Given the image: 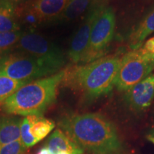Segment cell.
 <instances>
[{
  "label": "cell",
  "instance_id": "cell-25",
  "mask_svg": "<svg viewBox=\"0 0 154 154\" xmlns=\"http://www.w3.org/2000/svg\"><path fill=\"white\" fill-rule=\"evenodd\" d=\"M149 135H150V136H153V137H154V128L151 131V133H150Z\"/></svg>",
  "mask_w": 154,
  "mask_h": 154
},
{
  "label": "cell",
  "instance_id": "cell-23",
  "mask_svg": "<svg viewBox=\"0 0 154 154\" xmlns=\"http://www.w3.org/2000/svg\"><path fill=\"white\" fill-rule=\"evenodd\" d=\"M0 1H4V2H10L12 4H15L18 2L21 1V0H0Z\"/></svg>",
  "mask_w": 154,
  "mask_h": 154
},
{
  "label": "cell",
  "instance_id": "cell-12",
  "mask_svg": "<svg viewBox=\"0 0 154 154\" xmlns=\"http://www.w3.org/2000/svg\"><path fill=\"white\" fill-rule=\"evenodd\" d=\"M46 147L52 154L65 151L71 154H84V151L60 128L55 130L48 138Z\"/></svg>",
  "mask_w": 154,
  "mask_h": 154
},
{
  "label": "cell",
  "instance_id": "cell-15",
  "mask_svg": "<svg viewBox=\"0 0 154 154\" xmlns=\"http://www.w3.org/2000/svg\"><path fill=\"white\" fill-rule=\"evenodd\" d=\"M91 2V0H69L58 20L69 22L77 18L88 8Z\"/></svg>",
  "mask_w": 154,
  "mask_h": 154
},
{
  "label": "cell",
  "instance_id": "cell-17",
  "mask_svg": "<svg viewBox=\"0 0 154 154\" xmlns=\"http://www.w3.org/2000/svg\"><path fill=\"white\" fill-rule=\"evenodd\" d=\"M54 127L55 123L53 121L44 118L43 116H40L31 126L30 132L36 141L38 142L45 138Z\"/></svg>",
  "mask_w": 154,
  "mask_h": 154
},
{
  "label": "cell",
  "instance_id": "cell-10",
  "mask_svg": "<svg viewBox=\"0 0 154 154\" xmlns=\"http://www.w3.org/2000/svg\"><path fill=\"white\" fill-rule=\"evenodd\" d=\"M154 33V5L134 26L128 36V46L131 50L139 49L147 37Z\"/></svg>",
  "mask_w": 154,
  "mask_h": 154
},
{
  "label": "cell",
  "instance_id": "cell-8",
  "mask_svg": "<svg viewBox=\"0 0 154 154\" xmlns=\"http://www.w3.org/2000/svg\"><path fill=\"white\" fill-rule=\"evenodd\" d=\"M105 6L103 4H96L91 7L84 22L74 34L68 53L69 59L74 64H79L82 61L87 50L94 22Z\"/></svg>",
  "mask_w": 154,
  "mask_h": 154
},
{
  "label": "cell",
  "instance_id": "cell-3",
  "mask_svg": "<svg viewBox=\"0 0 154 154\" xmlns=\"http://www.w3.org/2000/svg\"><path fill=\"white\" fill-rule=\"evenodd\" d=\"M65 68L51 76L28 83L2 102V109L9 114L43 116L57 98L62 83Z\"/></svg>",
  "mask_w": 154,
  "mask_h": 154
},
{
  "label": "cell",
  "instance_id": "cell-1",
  "mask_svg": "<svg viewBox=\"0 0 154 154\" xmlns=\"http://www.w3.org/2000/svg\"><path fill=\"white\" fill-rule=\"evenodd\" d=\"M60 129L84 151L91 154H113L122 145L115 125L99 113H70L59 121Z\"/></svg>",
  "mask_w": 154,
  "mask_h": 154
},
{
  "label": "cell",
  "instance_id": "cell-6",
  "mask_svg": "<svg viewBox=\"0 0 154 154\" xmlns=\"http://www.w3.org/2000/svg\"><path fill=\"white\" fill-rule=\"evenodd\" d=\"M116 22L113 9L105 6L94 22L87 50L79 64L89 63L104 56L114 35Z\"/></svg>",
  "mask_w": 154,
  "mask_h": 154
},
{
  "label": "cell",
  "instance_id": "cell-7",
  "mask_svg": "<svg viewBox=\"0 0 154 154\" xmlns=\"http://www.w3.org/2000/svg\"><path fill=\"white\" fill-rule=\"evenodd\" d=\"M18 47L26 54L41 61L56 72L64 69L66 59L60 48L38 34H22Z\"/></svg>",
  "mask_w": 154,
  "mask_h": 154
},
{
  "label": "cell",
  "instance_id": "cell-19",
  "mask_svg": "<svg viewBox=\"0 0 154 154\" xmlns=\"http://www.w3.org/2000/svg\"><path fill=\"white\" fill-rule=\"evenodd\" d=\"M32 126V124L29 120L27 116L22 119L20 126V133H21V138L20 139L22 140L23 145L26 149L32 147L38 142L34 138L32 135L31 134L30 128Z\"/></svg>",
  "mask_w": 154,
  "mask_h": 154
},
{
  "label": "cell",
  "instance_id": "cell-4",
  "mask_svg": "<svg viewBox=\"0 0 154 154\" xmlns=\"http://www.w3.org/2000/svg\"><path fill=\"white\" fill-rule=\"evenodd\" d=\"M41 61L28 54L17 53L0 55V76L15 80H30L57 74Z\"/></svg>",
  "mask_w": 154,
  "mask_h": 154
},
{
  "label": "cell",
  "instance_id": "cell-13",
  "mask_svg": "<svg viewBox=\"0 0 154 154\" xmlns=\"http://www.w3.org/2000/svg\"><path fill=\"white\" fill-rule=\"evenodd\" d=\"M22 119L14 116L0 118V146L20 140Z\"/></svg>",
  "mask_w": 154,
  "mask_h": 154
},
{
  "label": "cell",
  "instance_id": "cell-11",
  "mask_svg": "<svg viewBox=\"0 0 154 154\" xmlns=\"http://www.w3.org/2000/svg\"><path fill=\"white\" fill-rule=\"evenodd\" d=\"M69 0H36L29 9L38 21L58 18Z\"/></svg>",
  "mask_w": 154,
  "mask_h": 154
},
{
  "label": "cell",
  "instance_id": "cell-2",
  "mask_svg": "<svg viewBox=\"0 0 154 154\" xmlns=\"http://www.w3.org/2000/svg\"><path fill=\"white\" fill-rule=\"evenodd\" d=\"M121 57V54L103 56L89 63L66 67L61 84L88 101L99 99L113 89Z\"/></svg>",
  "mask_w": 154,
  "mask_h": 154
},
{
  "label": "cell",
  "instance_id": "cell-28",
  "mask_svg": "<svg viewBox=\"0 0 154 154\" xmlns=\"http://www.w3.org/2000/svg\"><path fill=\"white\" fill-rule=\"evenodd\" d=\"M113 154H121V153H120V152H119V153H113Z\"/></svg>",
  "mask_w": 154,
  "mask_h": 154
},
{
  "label": "cell",
  "instance_id": "cell-16",
  "mask_svg": "<svg viewBox=\"0 0 154 154\" xmlns=\"http://www.w3.org/2000/svg\"><path fill=\"white\" fill-rule=\"evenodd\" d=\"M31 82L30 80H15L5 76H0V102L2 103L19 88Z\"/></svg>",
  "mask_w": 154,
  "mask_h": 154
},
{
  "label": "cell",
  "instance_id": "cell-26",
  "mask_svg": "<svg viewBox=\"0 0 154 154\" xmlns=\"http://www.w3.org/2000/svg\"><path fill=\"white\" fill-rule=\"evenodd\" d=\"M57 154H71L70 153H68V152H65V151H61L59 152Z\"/></svg>",
  "mask_w": 154,
  "mask_h": 154
},
{
  "label": "cell",
  "instance_id": "cell-21",
  "mask_svg": "<svg viewBox=\"0 0 154 154\" xmlns=\"http://www.w3.org/2000/svg\"><path fill=\"white\" fill-rule=\"evenodd\" d=\"M140 48H141L144 52L149 54L150 55H153L154 54V36H152L144 42L143 45Z\"/></svg>",
  "mask_w": 154,
  "mask_h": 154
},
{
  "label": "cell",
  "instance_id": "cell-9",
  "mask_svg": "<svg viewBox=\"0 0 154 154\" xmlns=\"http://www.w3.org/2000/svg\"><path fill=\"white\" fill-rule=\"evenodd\" d=\"M124 98L131 110L136 112L146 110L154 99V74L151 73L125 91Z\"/></svg>",
  "mask_w": 154,
  "mask_h": 154
},
{
  "label": "cell",
  "instance_id": "cell-18",
  "mask_svg": "<svg viewBox=\"0 0 154 154\" xmlns=\"http://www.w3.org/2000/svg\"><path fill=\"white\" fill-rule=\"evenodd\" d=\"M22 34L19 31L0 33V55L5 54L15 44L18 43Z\"/></svg>",
  "mask_w": 154,
  "mask_h": 154
},
{
  "label": "cell",
  "instance_id": "cell-5",
  "mask_svg": "<svg viewBox=\"0 0 154 154\" xmlns=\"http://www.w3.org/2000/svg\"><path fill=\"white\" fill-rule=\"evenodd\" d=\"M153 69L152 55L144 52L141 48L131 50L121 57L114 86L119 91H126L151 74Z\"/></svg>",
  "mask_w": 154,
  "mask_h": 154
},
{
  "label": "cell",
  "instance_id": "cell-22",
  "mask_svg": "<svg viewBox=\"0 0 154 154\" xmlns=\"http://www.w3.org/2000/svg\"><path fill=\"white\" fill-rule=\"evenodd\" d=\"M37 154H52L49 151V149H47L46 146H44V147L42 148L39 150V151L38 152Z\"/></svg>",
  "mask_w": 154,
  "mask_h": 154
},
{
  "label": "cell",
  "instance_id": "cell-14",
  "mask_svg": "<svg viewBox=\"0 0 154 154\" xmlns=\"http://www.w3.org/2000/svg\"><path fill=\"white\" fill-rule=\"evenodd\" d=\"M14 4L0 1V33L18 31Z\"/></svg>",
  "mask_w": 154,
  "mask_h": 154
},
{
  "label": "cell",
  "instance_id": "cell-24",
  "mask_svg": "<svg viewBox=\"0 0 154 154\" xmlns=\"http://www.w3.org/2000/svg\"><path fill=\"white\" fill-rule=\"evenodd\" d=\"M147 138H148V139L150 140V141L152 142V143H154V137H153V136H150V135H149V136H147Z\"/></svg>",
  "mask_w": 154,
  "mask_h": 154
},
{
  "label": "cell",
  "instance_id": "cell-20",
  "mask_svg": "<svg viewBox=\"0 0 154 154\" xmlns=\"http://www.w3.org/2000/svg\"><path fill=\"white\" fill-rule=\"evenodd\" d=\"M25 149L20 139L0 146V154H24Z\"/></svg>",
  "mask_w": 154,
  "mask_h": 154
},
{
  "label": "cell",
  "instance_id": "cell-27",
  "mask_svg": "<svg viewBox=\"0 0 154 154\" xmlns=\"http://www.w3.org/2000/svg\"><path fill=\"white\" fill-rule=\"evenodd\" d=\"M152 61H153V66H154V54H153V55H152Z\"/></svg>",
  "mask_w": 154,
  "mask_h": 154
}]
</instances>
